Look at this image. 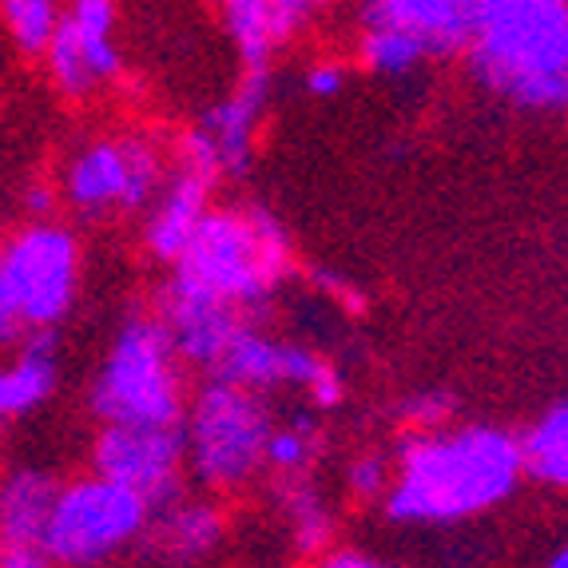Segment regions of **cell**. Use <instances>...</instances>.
<instances>
[{
	"mask_svg": "<svg viewBox=\"0 0 568 568\" xmlns=\"http://www.w3.org/2000/svg\"><path fill=\"white\" fill-rule=\"evenodd\" d=\"M294 271L291 231L263 207H207L187 246L171 263V278L191 291L251 311L275 294V286Z\"/></svg>",
	"mask_w": 568,
	"mask_h": 568,
	"instance_id": "cell-3",
	"label": "cell"
},
{
	"mask_svg": "<svg viewBox=\"0 0 568 568\" xmlns=\"http://www.w3.org/2000/svg\"><path fill=\"white\" fill-rule=\"evenodd\" d=\"M358 60L374 77H406L414 72L426 57V48L417 44L409 32L402 29H382V24H362L358 40Z\"/></svg>",
	"mask_w": 568,
	"mask_h": 568,
	"instance_id": "cell-22",
	"label": "cell"
},
{
	"mask_svg": "<svg viewBox=\"0 0 568 568\" xmlns=\"http://www.w3.org/2000/svg\"><path fill=\"white\" fill-rule=\"evenodd\" d=\"M183 398L180 354L155 314H135L112 342L92 382V414L120 426H180Z\"/></svg>",
	"mask_w": 568,
	"mask_h": 568,
	"instance_id": "cell-4",
	"label": "cell"
},
{
	"mask_svg": "<svg viewBox=\"0 0 568 568\" xmlns=\"http://www.w3.org/2000/svg\"><path fill=\"white\" fill-rule=\"evenodd\" d=\"M549 565H552V568H565V565H568V552H565V549H560V552H552V557H549Z\"/></svg>",
	"mask_w": 568,
	"mask_h": 568,
	"instance_id": "cell-36",
	"label": "cell"
},
{
	"mask_svg": "<svg viewBox=\"0 0 568 568\" xmlns=\"http://www.w3.org/2000/svg\"><path fill=\"white\" fill-rule=\"evenodd\" d=\"M306 88H311V95L331 100V95H338L342 88H346V68L334 64V60H323V64H314L311 72H306Z\"/></svg>",
	"mask_w": 568,
	"mask_h": 568,
	"instance_id": "cell-32",
	"label": "cell"
},
{
	"mask_svg": "<svg viewBox=\"0 0 568 568\" xmlns=\"http://www.w3.org/2000/svg\"><path fill=\"white\" fill-rule=\"evenodd\" d=\"M278 501H283L286 521H291V545L298 557H323L334 545V521L326 509L323 493L314 489V481L303 474H278Z\"/></svg>",
	"mask_w": 568,
	"mask_h": 568,
	"instance_id": "cell-19",
	"label": "cell"
},
{
	"mask_svg": "<svg viewBox=\"0 0 568 568\" xmlns=\"http://www.w3.org/2000/svg\"><path fill=\"white\" fill-rule=\"evenodd\" d=\"M314 283L323 286L331 298H338L346 311H366V298H362V291L351 283V278H342V275H334V271H314Z\"/></svg>",
	"mask_w": 568,
	"mask_h": 568,
	"instance_id": "cell-33",
	"label": "cell"
},
{
	"mask_svg": "<svg viewBox=\"0 0 568 568\" xmlns=\"http://www.w3.org/2000/svg\"><path fill=\"white\" fill-rule=\"evenodd\" d=\"M44 57H48V68H52V80H57V88L68 95V100H84V95L95 92L100 80H95V72L88 68L84 48H80L77 32H72L64 12H60L57 29H52V37H48Z\"/></svg>",
	"mask_w": 568,
	"mask_h": 568,
	"instance_id": "cell-23",
	"label": "cell"
},
{
	"mask_svg": "<svg viewBox=\"0 0 568 568\" xmlns=\"http://www.w3.org/2000/svg\"><path fill=\"white\" fill-rule=\"evenodd\" d=\"M211 187L215 183L207 175H195V171L180 168L171 175V183L163 187V195L155 200V211L148 219V251H152L160 263H175L180 251L187 246L191 231L200 227V219L211 207Z\"/></svg>",
	"mask_w": 568,
	"mask_h": 568,
	"instance_id": "cell-15",
	"label": "cell"
},
{
	"mask_svg": "<svg viewBox=\"0 0 568 568\" xmlns=\"http://www.w3.org/2000/svg\"><path fill=\"white\" fill-rule=\"evenodd\" d=\"M326 362L306 346L294 342H275L258 334L251 323H243L235 331V338L227 342L223 358L211 366V378H223L231 386L255 389V394H271L275 386H311L314 374Z\"/></svg>",
	"mask_w": 568,
	"mask_h": 568,
	"instance_id": "cell-10",
	"label": "cell"
},
{
	"mask_svg": "<svg viewBox=\"0 0 568 568\" xmlns=\"http://www.w3.org/2000/svg\"><path fill=\"white\" fill-rule=\"evenodd\" d=\"M29 211H37V215H48V211H52V195H48L44 187H32L29 191Z\"/></svg>",
	"mask_w": 568,
	"mask_h": 568,
	"instance_id": "cell-35",
	"label": "cell"
},
{
	"mask_svg": "<svg viewBox=\"0 0 568 568\" xmlns=\"http://www.w3.org/2000/svg\"><path fill=\"white\" fill-rule=\"evenodd\" d=\"M323 449V434L314 426L311 414H298L286 429H271L263 449V465H271L275 474H303Z\"/></svg>",
	"mask_w": 568,
	"mask_h": 568,
	"instance_id": "cell-24",
	"label": "cell"
},
{
	"mask_svg": "<svg viewBox=\"0 0 568 568\" xmlns=\"http://www.w3.org/2000/svg\"><path fill=\"white\" fill-rule=\"evenodd\" d=\"M180 168L195 171V175H207L211 183L223 175V168H219V148L203 123H195L191 132L180 135Z\"/></svg>",
	"mask_w": 568,
	"mask_h": 568,
	"instance_id": "cell-28",
	"label": "cell"
},
{
	"mask_svg": "<svg viewBox=\"0 0 568 568\" xmlns=\"http://www.w3.org/2000/svg\"><path fill=\"white\" fill-rule=\"evenodd\" d=\"M271 429L275 417L263 394L207 378L183 409V469L211 493L243 489L263 469Z\"/></svg>",
	"mask_w": 568,
	"mask_h": 568,
	"instance_id": "cell-5",
	"label": "cell"
},
{
	"mask_svg": "<svg viewBox=\"0 0 568 568\" xmlns=\"http://www.w3.org/2000/svg\"><path fill=\"white\" fill-rule=\"evenodd\" d=\"M152 521V505L120 481L92 474L57 489L48 513V565H104L135 549Z\"/></svg>",
	"mask_w": 568,
	"mask_h": 568,
	"instance_id": "cell-7",
	"label": "cell"
},
{
	"mask_svg": "<svg viewBox=\"0 0 568 568\" xmlns=\"http://www.w3.org/2000/svg\"><path fill=\"white\" fill-rule=\"evenodd\" d=\"M474 80L521 112H560L568 100L565 0H477L462 48Z\"/></svg>",
	"mask_w": 568,
	"mask_h": 568,
	"instance_id": "cell-2",
	"label": "cell"
},
{
	"mask_svg": "<svg viewBox=\"0 0 568 568\" xmlns=\"http://www.w3.org/2000/svg\"><path fill=\"white\" fill-rule=\"evenodd\" d=\"M266 100H271V68H246V77L239 80L235 92L200 120L219 148V168L231 180H243L251 171L255 132L266 112Z\"/></svg>",
	"mask_w": 568,
	"mask_h": 568,
	"instance_id": "cell-13",
	"label": "cell"
},
{
	"mask_svg": "<svg viewBox=\"0 0 568 568\" xmlns=\"http://www.w3.org/2000/svg\"><path fill=\"white\" fill-rule=\"evenodd\" d=\"M123 187H128V148H123V140L92 143L64 171L68 203L80 215H104V211L120 207Z\"/></svg>",
	"mask_w": 568,
	"mask_h": 568,
	"instance_id": "cell-17",
	"label": "cell"
},
{
	"mask_svg": "<svg viewBox=\"0 0 568 568\" xmlns=\"http://www.w3.org/2000/svg\"><path fill=\"white\" fill-rule=\"evenodd\" d=\"M223 540H227V521L215 505L175 497L171 505L152 513L140 545L155 549V557L171 560V565H195V560L215 557L223 549Z\"/></svg>",
	"mask_w": 568,
	"mask_h": 568,
	"instance_id": "cell-14",
	"label": "cell"
},
{
	"mask_svg": "<svg viewBox=\"0 0 568 568\" xmlns=\"http://www.w3.org/2000/svg\"><path fill=\"white\" fill-rule=\"evenodd\" d=\"M477 0H366L362 24L402 29L426 48V57H457L474 29Z\"/></svg>",
	"mask_w": 568,
	"mask_h": 568,
	"instance_id": "cell-12",
	"label": "cell"
},
{
	"mask_svg": "<svg viewBox=\"0 0 568 568\" xmlns=\"http://www.w3.org/2000/svg\"><path fill=\"white\" fill-rule=\"evenodd\" d=\"M346 485H351V493L358 501H378L389 485V462L382 454L354 457L351 469H346Z\"/></svg>",
	"mask_w": 568,
	"mask_h": 568,
	"instance_id": "cell-29",
	"label": "cell"
},
{
	"mask_svg": "<svg viewBox=\"0 0 568 568\" xmlns=\"http://www.w3.org/2000/svg\"><path fill=\"white\" fill-rule=\"evenodd\" d=\"M60 481L44 469H12L0 481V568H44V529Z\"/></svg>",
	"mask_w": 568,
	"mask_h": 568,
	"instance_id": "cell-11",
	"label": "cell"
},
{
	"mask_svg": "<svg viewBox=\"0 0 568 568\" xmlns=\"http://www.w3.org/2000/svg\"><path fill=\"white\" fill-rule=\"evenodd\" d=\"M306 389H311V398H314V406H318V409H338L342 398H346V382H342V374L331 366V362L314 374V382Z\"/></svg>",
	"mask_w": 568,
	"mask_h": 568,
	"instance_id": "cell-31",
	"label": "cell"
},
{
	"mask_svg": "<svg viewBox=\"0 0 568 568\" xmlns=\"http://www.w3.org/2000/svg\"><path fill=\"white\" fill-rule=\"evenodd\" d=\"M57 331H32L29 338H20L17 362L0 366V422L32 414L57 394Z\"/></svg>",
	"mask_w": 568,
	"mask_h": 568,
	"instance_id": "cell-16",
	"label": "cell"
},
{
	"mask_svg": "<svg viewBox=\"0 0 568 568\" xmlns=\"http://www.w3.org/2000/svg\"><path fill=\"white\" fill-rule=\"evenodd\" d=\"M68 24L77 32L80 48H84L88 68L95 80L120 77V48H115V4L112 0H72L68 4Z\"/></svg>",
	"mask_w": 568,
	"mask_h": 568,
	"instance_id": "cell-20",
	"label": "cell"
},
{
	"mask_svg": "<svg viewBox=\"0 0 568 568\" xmlns=\"http://www.w3.org/2000/svg\"><path fill=\"white\" fill-rule=\"evenodd\" d=\"M80 243L57 223H32L0 246V346L57 331L77 303Z\"/></svg>",
	"mask_w": 568,
	"mask_h": 568,
	"instance_id": "cell-6",
	"label": "cell"
},
{
	"mask_svg": "<svg viewBox=\"0 0 568 568\" xmlns=\"http://www.w3.org/2000/svg\"><path fill=\"white\" fill-rule=\"evenodd\" d=\"M521 485L517 437L497 426L417 429L398 449L382 501L394 525H457L497 509Z\"/></svg>",
	"mask_w": 568,
	"mask_h": 568,
	"instance_id": "cell-1",
	"label": "cell"
},
{
	"mask_svg": "<svg viewBox=\"0 0 568 568\" xmlns=\"http://www.w3.org/2000/svg\"><path fill=\"white\" fill-rule=\"evenodd\" d=\"M92 474L135 489L155 509L183 497V422L180 426H120L104 422L92 442Z\"/></svg>",
	"mask_w": 568,
	"mask_h": 568,
	"instance_id": "cell-8",
	"label": "cell"
},
{
	"mask_svg": "<svg viewBox=\"0 0 568 568\" xmlns=\"http://www.w3.org/2000/svg\"><path fill=\"white\" fill-rule=\"evenodd\" d=\"M266 4H271V37H275V48H278V44H286L294 32H303L326 0H266Z\"/></svg>",
	"mask_w": 568,
	"mask_h": 568,
	"instance_id": "cell-30",
	"label": "cell"
},
{
	"mask_svg": "<svg viewBox=\"0 0 568 568\" xmlns=\"http://www.w3.org/2000/svg\"><path fill=\"white\" fill-rule=\"evenodd\" d=\"M318 560H323L326 568H378V565H382V560H378V557H369V552H358V549H334V545H331V549H326Z\"/></svg>",
	"mask_w": 568,
	"mask_h": 568,
	"instance_id": "cell-34",
	"label": "cell"
},
{
	"mask_svg": "<svg viewBox=\"0 0 568 568\" xmlns=\"http://www.w3.org/2000/svg\"><path fill=\"white\" fill-rule=\"evenodd\" d=\"M60 0H0V17L9 24L20 52L44 57V44L60 20Z\"/></svg>",
	"mask_w": 568,
	"mask_h": 568,
	"instance_id": "cell-25",
	"label": "cell"
},
{
	"mask_svg": "<svg viewBox=\"0 0 568 568\" xmlns=\"http://www.w3.org/2000/svg\"><path fill=\"white\" fill-rule=\"evenodd\" d=\"M223 12V29L235 40L246 68H271L275 37H271V4L266 0H215Z\"/></svg>",
	"mask_w": 568,
	"mask_h": 568,
	"instance_id": "cell-21",
	"label": "cell"
},
{
	"mask_svg": "<svg viewBox=\"0 0 568 568\" xmlns=\"http://www.w3.org/2000/svg\"><path fill=\"white\" fill-rule=\"evenodd\" d=\"M123 148H128V187H123L120 211H140L160 191L163 160L155 152V143L143 140V135H123Z\"/></svg>",
	"mask_w": 568,
	"mask_h": 568,
	"instance_id": "cell-26",
	"label": "cell"
},
{
	"mask_svg": "<svg viewBox=\"0 0 568 568\" xmlns=\"http://www.w3.org/2000/svg\"><path fill=\"white\" fill-rule=\"evenodd\" d=\"M517 454H521V477L549 489L568 485V409L565 402H552L545 414L532 422L525 437H517Z\"/></svg>",
	"mask_w": 568,
	"mask_h": 568,
	"instance_id": "cell-18",
	"label": "cell"
},
{
	"mask_svg": "<svg viewBox=\"0 0 568 568\" xmlns=\"http://www.w3.org/2000/svg\"><path fill=\"white\" fill-rule=\"evenodd\" d=\"M457 414V398L449 389H422L398 406V417L414 429H437Z\"/></svg>",
	"mask_w": 568,
	"mask_h": 568,
	"instance_id": "cell-27",
	"label": "cell"
},
{
	"mask_svg": "<svg viewBox=\"0 0 568 568\" xmlns=\"http://www.w3.org/2000/svg\"><path fill=\"white\" fill-rule=\"evenodd\" d=\"M155 318L168 326L171 346L180 354V362L195 369H207L223 358L227 342L235 338V331L246 323V314L239 306L223 303V298H211L203 291H191V286L168 278L155 298Z\"/></svg>",
	"mask_w": 568,
	"mask_h": 568,
	"instance_id": "cell-9",
	"label": "cell"
}]
</instances>
